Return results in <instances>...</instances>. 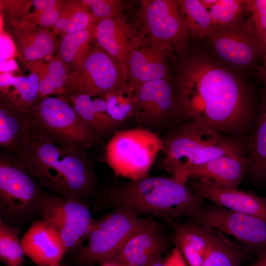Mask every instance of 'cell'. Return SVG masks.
Returning a JSON list of instances; mask_svg holds the SVG:
<instances>
[{
  "mask_svg": "<svg viewBox=\"0 0 266 266\" xmlns=\"http://www.w3.org/2000/svg\"><path fill=\"white\" fill-rule=\"evenodd\" d=\"M178 57L173 79L184 122L197 120L221 133L245 129L253 99L236 71L202 51L188 50Z\"/></svg>",
  "mask_w": 266,
  "mask_h": 266,
  "instance_id": "cell-1",
  "label": "cell"
},
{
  "mask_svg": "<svg viewBox=\"0 0 266 266\" xmlns=\"http://www.w3.org/2000/svg\"><path fill=\"white\" fill-rule=\"evenodd\" d=\"M86 151L59 144L34 123L32 133L13 154L48 193L89 203L97 194V179Z\"/></svg>",
  "mask_w": 266,
  "mask_h": 266,
  "instance_id": "cell-2",
  "label": "cell"
},
{
  "mask_svg": "<svg viewBox=\"0 0 266 266\" xmlns=\"http://www.w3.org/2000/svg\"><path fill=\"white\" fill-rule=\"evenodd\" d=\"M114 208L138 215H148L175 220L190 219L204 205L186 181L174 176H149L108 189L103 194Z\"/></svg>",
  "mask_w": 266,
  "mask_h": 266,
  "instance_id": "cell-3",
  "label": "cell"
},
{
  "mask_svg": "<svg viewBox=\"0 0 266 266\" xmlns=\"http://www.w3.org/2000/svg\"><path fill=\"white\" fill-rule=\"evenodd\" d=\"M161 165L172 176L188 182L191 172L215 158L244 150L240 141L224 136L197 120L165 132Z\"/></svg>",
  "mask_w": 266,
  "mask_h": 266,
  "instance_id": "cell-4",
  "label": "cell"
},
{
  "mask_svg": "<svg viewBox=\"0 0 266 266\" xmlns=\"http://www.w3.org/2000/svg\"><path fill=\"white\" fill-rule=\"evenodd\" d=\"M40 186L13 154L1 151L0 219L18 229L33 220L45 193Z\"/></svg>",
  "mask_w": 266,
  "mask_h": 266,
  "instance_id": "cell-5",
  "label": "cell"
},
{
  "mask_svg": "<svg viewBox=\"0 0 266 266\" xmlns=\"http://www.w3.org/2000/svg\"><path fill=\"white\" fill-rule=\"evenodd\" d=\"M164 146L160 133L137 126L117 130L105 147V163L115 177L135 180L146 177Z\"/></svg>",
  "mask_w": 266,
  "mask_h": 266,
  "instance_id": "cell-6",
  "label": "cell"
},
{
  "mask_svg": "<svg viewBox=\"0 0 266 266\" xmlns=\"http://www.w3.org/2000/svg\"><path fill=\"white\" fill-rule=\"evenodd\" d=\"M67 97H46L29 112L35 126L59 144L86 150L100 140L75 111Z\"/></svg>",
  "mask_w": 266,
  "mask_h": 266,
  "instance_id": "cell-7",
  "label": "cell"
},
{
  "mask_svg": "<svg viewBox=\"0 0 266 266\" xmlns=\"http://www.w3.org/2000/svg\"><path fill=\"white\" fill-rule=\"evenodd\" d=\"M145 219L130 210L116 208L96 220L86 244L74 253L75 262L89 266L109 260Z\"/></svg>",
  "mask_w": 266,
  "mask_h": 266,
  "instance_id": "cell-8",
  "label": "cell"
},
{
  "mask_svg": "<svg viewBox=\"0 0 266 266\" xmlns=\"http://www.w3.org/2000/svg\"><path fill=\"white\" fill-rule=\"evenodd\" d=\"M37 217L58 232L66 253H75L84 245L95 222L89 203L46 192L38 207Z\"/></svg>",
  "mask_w": 266,
  "mask_h": 266,
  "instance_id": "cell-9",
  "label": "cell"
},
{
  "mask_svg": "<svg viewBox=\"0 0 266 266\" xmlns=\"http://www.w3.org/2000/svg\"><path fill=\"white\" fill-rule=\"evenodd\" d=\"M137 12L139 31L154 42L175 51L188 50L189 35L176 0H142Z\"/></svg>",
  "mask_w": 266,
  "mask_h": 266,
  "instance_id": "cell-10",
  "label": "cell"
},
{
  "mask_svg": "<svg viewBox=\"0 0 266 266\" xmlns=\"http://www.w3.org/2000/svg\"><path fill=\"white\" fill-rule=\"evenodd\" d=\"M128 86L127 77L120 67L96 46L90 49L80 65L69 74L65 96L84 94L103 98Z\"/></svg>",
  "mask_w": 266,
  "mask_h": 266,
  "instance_id": "cell-11",
  "label": "cell"
},
{
  "mask_svg": "<svg viewBox=\"0 0 266 266\" xmlns=\"http://www.w3.org/2000/svg\"><path fill=\"white\" fill-rule=\"evenodd\" d=\"M133 92L137 126L161 133L184 123L173 79L149 81Z\"/></svg>",
  "mask_w": 266,
  "mask_h": 266,
  "instance_id": "cell-12",
  "label": "cell"
},
{
  "mask_svg": "<svg viewBox=\"0 0 266 266\" xmlns=\"http://www.w3.org/2000/svg\"><path fill=\"white\" fill-rule=\"evenodd\" d=\"M190 219L233 237L250 251L266 250V222L211 203L203 205Z\"/></svg>",
  "mask_w": 266,
  "mask_h": 266,
  "instance_id": "cell-13",
  "label": "cell"
},
{
  "mask_svg": "<svg viewBox=\"0 0 266 266\" xmlns=\"http://www.w3.org/2000/svg\"><path fill=\"white\" fill-rule=\"evenodd\" d=\"M207 38L215 59L235 71L253 66L264 57L258 41L242 23L214 30Z\"/></svg>",
  "mask_w": 266,
  "mask_h": 266,
  "instance_id": "cell-14",
  "label": "cell"
},
{
  "mask_svg": "<svg viewBox=\"0 0 266 266\" xmlns=\"http://www.w3.org/2000/svg\"><path fill=\"white\" fill-rule=\"evenodd\" d=\"M172 53L139 31L133 40L126 63L128 84L133 92L151 81L172 79L167 62Z\"/></svg>",
  "mask_w": 266,
  "mask_h": 266,
  "instance_id": "cell-15",
  "label": "cell"
},
{
  "mask_svg": "<svg viewBox=\"0 0 266 266\" xmlns=\"http://www.w3.org/2000/svg\"><path fill=\"white\" fill-rule=\"evenodd\" d=\"M168 242L156 222L146 218L143 224L109 260L120 266H149L160 259Z\"/></svg>",
  "mask_w": 266,
  "mask_h": 266,
  "instance_id": "cell-16",
  "label": "cell"
},
{
  "mask_svg": "<svg viewBox=\"0 0 266 266\" xmlns=\"http://www.w3.org/2000/svg\"><path fill=\"white\" fill-rule=\"evenodd\" d=\"M187 183L194 192L203 200L266 222V197L252 191L224 188L200 180L189 179Z\"/></svg>",
  "mask_w": 266,
  "mask_h": 266,
  "instance_id": "cell-17",
  "label": "cell"
},
{
  "mask_svg": "<svg viewBox=\"0 0 266 266\" xmlns=\"http://www.w3.org/2000/svg\"><path fill=\"white\" fill-rule=\"evenodd\" d=\"M21 243L25 255L37 266H61L66 253L64 242L56 229L45 221H32Z\"/></svg>",
  "mask_w": 266,
  "mask_h": 266,
  "instance_id": "cell-18",
  "label": "cell"
},
{
  "mask_svg": "<svg viewBox=\"0 0 266 266\" xmlns=\"http://www.w3.org/2000/svg\"><path fill=\"white\" fill-rule=\"evenodd\" d=\"M171 230L170 239L188 266H201L210 248L214 230L191 219L180 222L165 219Z\"/></svg>",
  "mask_w": 266,
  "mask_h": 266,
  "instance_id": "cell-19",
  "label": "cell"
},
{
  "mask_svg": "<svg viewBox=\"0 0 266 266\" xmlns=\"http://www.w3.org/2000/svg\"><path fill=\"white\" fill-rule=\"evenodd\" d=\"M139 33L121 15L104 20L96 25L97 46L103 50L126 75V63L131 43Z\"/></svg>",
  "mask_w": 266,
  "mask_h": 266,
  "instance_id": "cell-20",
  "label": "cell"
},
{
  "mask_svg": "<svg viewBox=\"0 0 266 266\" xmlns=\"http://www.w3.org/2000/svg\"><path fill=\"white\" fill-rule=\"evenodd\" d=\"M244 150L211 160L192 171L189 179L205 181L216 186L237 189L247 168Z\"/></svg>",
  "mask_w": 266,
  "mask_h": 266,
  "instance_id": "cell-21",
  "label": "cell"
},
{
  "mask_svg": "<svg viewBox=\"0 0 266 266\" xmlns=\"http://www.w3.org/2000/svg\"><path fill=\"white\" fill-rule=\"evenodd\" d=\"M12 35L19 59L26 65L40 64L57 48V34L49 28L16 26Z\"/></svg>",
  "mask_w": 266,
  "mask_h": 266,
  "instance_id": "cell-22",
  "label": "cell"
},
{
  "mask_svg": "<svg viewBox=\"0 0 266 266\" xmlns=\"http://www.w3.org/2000/svg\"><path fill=\"white\" fill-rule=\"evenodd\" d=\"M33 121L7 99L1 97L0 103V146L14 154L31 134Z\"/></svg>",
  "mask_w": 266,
  "mask_h": 266,
  "instance_id": "cell-23",
  "label": "cell"
},
{
  "mask_svg": "<svg viewBox=\"0 0 266 266\" xmlns=\"http://www.w3.org/2000/svg\"><path fill=\"white\" fill-rule=\"evenodd\" d=\"M246 173L252 179L266 181V94H262L256 129L246 155Z\"/></svg>",
  "mask_w": 266,
  "mask_h": 266,
  "instance_id": "cell-24",
  "label": "cell"
},
{
  "mask_svg": "<svg viewBox=\"0 0 266 266\" xmlns=\"http://www.w3.org/2000/svg\"><path fill=\"white\" fill-rule=\"evenodd\" d=\"M96 25L83 30L62 36L58 44V57L66 66L69 74L82 63L95 40Z\"/></svg>",
  "mask_w": 266,
  "mask_h": 266,
  "instance_id": "cell-25",
  "label": "cell"
},
{
  "mask_svg": "<svg viewBox=\"0 0 266 266\" xmlns=\"http://www.w3.org/2000/svg\"><path fill=\"white\" fill-rule=\"evenodd\" d=\"M0 88L14 87L12 92L2 95L25 113H29L38 102L39 73L32 72L28 77H14L3 73L0 77Z\"/></svg>",
  "mask_w": 266,
  "mask_h": 266,
  "instance_id": "cell-26",
  "label": "cell"
},
{
  "mask_svg": "<svg viewBox=\"0 0 266 266\" xmlns=\"http://www.w3.org/2000/svg\"><path fill=\"white\" fill-rule=\"evenodd\" d=\"M250 251L229 236L214 230L212 241L201 266H241Z\"/></svg>",
  "mask_w": 266,
  "mask_h": 266,
  "instance_id": "cell-27",
  "label": "cell"
},
{
  "mask_svg": "<svg viewBox=\"0 0 266 266\" xmlns=\"http://www.w3.org/2000/svg\"><path fill=\"white\" fill-rule=\"evenodd\" d=\"M189 37L207 38L213 31L207 9L200 0H178Z\"/></svg>",
  "mask_w": 266,
  "mask_h": 266,
  "instance_id": "cell-28",
  "label": "cell"
},
{
  "mask_svg": "<svg viewBox=\"0 0 266 266\" xmlns=\"http://www.w3.org/2000/svg\"><path fill=\"white\" fill-rule=\"evenodd\" d=\"M94 24L90 13L81 0H73L65 3L53 31L63 36L83 30Z\"/></svg>",
  "mask_w": 266,
  "mask_h": 266,
  "instance_id": "cell-29",
  "label": "cell"
},
{
  "mask_svg": "<svg viewBox=\"0 0 266 266\" xmlns=\"http://www.w3.org/2000/svg\"><path fill=\"white\" fill-rule=\"evenodd\" d=\"M246 0H213L206 9L214 30L241 23L246 14Z\"/></svg>",
  "mask_w": 266,
  "mask_h": 266,
  "instance_id": "cell-30",
  "label": "cell"
},
{
  "mask_svg": "<svg viewBox=\"0 0 266 266\" xmlns=\"http://www.w3.org/2000/svg\"><path fill=\"white\" fill-rule=\"evenodd\" d=\"M43 72L39 75L38 102L50 95H65V86L69 73L57 55L49 61Z\"/></svg>",
  "mask_w": 266,
  "mask_h": 266,
  "instance_id": "cell-31",
  "label": "cell"
},
{
  "mask_svg": "<svg viewBox=\"0 0 266 266\" xmlns=\"http://www.w3.org/2000/svg\"><path fill=\"white\" fill-rule=\"evenodd\" d=\"M19 229L0 219V259L6 266H22L25 253L19 240Z\"/></svg>",
  "mask_w": 266,
  "mask_h": 266,
  "instance_id": "cell-32",
  "label": "cell"
},
{
  "mask_svg": "<svg viewBox=\"0 0 266 266\" xmlns=\"http://www.w3.org/2000/svg\"><path fill=\"white\" fill-rule=\"evenodd\" d=\"M103 98L107 112L117 127L133 118L135 99L129 86L109 93Z\"/></svg>",
  "mask_w": 266,
  "mask_h": 266,
  "instance_id": "cell-33",
  "label": "cell"
},
{
  "mask_svg": "<svg viewBox=\"0 0 266 266\" xmlns=\"http://www.w3.org/2000/svg\"><path fill=\"white\" fill-rule=\"evenodd\" d=\"M248 17L243 23L255 37L263 50L266 34V0H246Z\"/></svg>",
  "mask_w": 266,
  "mask_h": 266,
  "instance_id": "cell-34",
  "label": "cell"
},
{
  "mask_svg": "<svg viewBox=\"0 0 266 266\" xmlns=\"http://www.w3.org/2000/svg\"><path fill=\"white\" fill-rule=\"evenodd\" d=\"M75 111L101 141L105 136L93 107L92 97L84 94L67 97Z\"/></svg>",
  "mask_w": 266,
  "mask_h": 266,
  "instance_id": "cell-35",
  "label": "cell"
},
{
  "mask_svg": "<svg viewBox=\"0 0 266 266\" xmlns=\"http://www.w3.org/2000/svg\"><path fill=\"white\" fill-rule=\"evenodd\" d=\"M89 10L93 23L97 25L104 20L123 14L127 5L121 0H82Z\"/></svg>",
  "mask_w": 266,
  "mask_h": 266,
  "instance_id": "cell-36",
  "label": "cell"
},
{
  "mask_svg": "<svg viewBox=\"0 0 266 266\" xmlns=\"http://www.w3.org/2000/svg\"><path fill=\"white\" fill-rule=\"evenodd\" d=\"M65 3L63 2L58 6L51 7L40 12L35 11L31 15L28 16L29 18H31L33 21L31 26H36V25L38 24L39 27L46 28L53 27L60 15Z\"/></svg>",
  "mask_w": 266,
  "mask_h": 266,
  "instance_id": "cell-37",
  "label": "cell"
},
{
  "mask_svg": "<svg viewBox=\"0 0 266 266\" xmlns=\"http://www.w3.org/2000/svg\"><path fill=\"white\" fill-rule=\"evenodd\" d=\"M13 46L6 35H0V63L7 61L13 55Z\"/></svg>",
  "mask_w": 266,
  "mask_h": 266,
  "instance_id": "cell-38",
  "label": "cell"
},
{
  "mask_svg": "<svg viewBox=\"0 0 266 266\" xmlns=\"http://www.w3.org/2000/svg\"><path fill=\"white\" fill-rule=\"evenodd\" d=\"M164 262L165 266H188L180 251L176 247Z\"/></svg>",
  "mask_w": 266,
  "mask_h": 266,
  "instance_id": "cell-39",
  "label": "cell"
},
{
  "mask_svg": "<svg viewBox=\"0 0 266 266\" xmlns=\"http://www.w3.org/2000/svg\"><path fill=\"white\" fill-rule=\"evenodd\" d=\"M32 2L35 11L40 12L51 7L58 6L61 5L63 1L55 0H33Z\"/></svg>",
  "mask_w": 266,
  "mask_h": 266,
  "instance_id": "cell-40",
  "label": "cell"
},
{
  "mask_svg": "<svg viewBox=\"0 0 266 266\" xmlns=\"http://www.w3.org/2000/svg\"><path fill=\"white\" fill-rule=\"evenodd\" d=\"M247 266H266V250L257 253L256 258Z\"/></svg>",
  "mask_w": 266,
  "mask_h": 266,
  "instance_id": "cell-41",
  "label": "cell"
},
{
  "mask_svg": "<svg viewBox=\"0 0 266 266\" xmlns=\"http://www.w3.org/2000/svg\"><path fill=\"white\" fill-rule=\"evenodd\" d=\"M259 74L261 79L266 85V55L263 57V63L259 67Z\"/></svg>",
  "mask_w": 266,
  "mask_h": 266,
  "instance_id": "cell-42",
  "label": "cell"
},
{
  "mask_svg": "<svg viewBox=\"0 0 266 266\" xmlns=\"http://www.w3.org/2000/svg\"><path fill=\"white\" fill-rule=\"evenodd\" d=\"M0 70L2 71H8L14 69L16 67V63L14 61H7L0 63Z\"/></svg>",
  "mask_w": 266,
  "mask_h": 266,
  "instance_id": "cell-43",
  "label": "cell"
},
{
  "mask_svg": "<svg viewBox=\"0 0 266 266\" xmlns=\"http://www.w3.org/2000/svg\"><path fill=\"white\" fill-rule=\"evenodd\" d=\"M149 266H165L164 261H160V259L154 262Z\"/></svg>",
  "mask_w": 266,
  "mask_h": 266,
  "instance_id": "cell-44",
  "label": "cell"
},
{
  "mask_svg": "<svg viewBox=\"0 0 266 266\" xmlns=\"http://www.w3.org/2000/svg\"><path fill=\"white\" fill-rule=\"evenodd\" d=\"M101 266H120L115 263L110 262V261H106L105 262L101 264Z\"/></svg>",
  "mask_w": 266,
  "mask_h": 266,
  "instance_id": "cell-45",
  "label": "cell"
},
{
  "mask_svg": "<svg viewBox=\"0 0 266 266\" xmlns=\"http://www.w3.org/2000/svg\"><path fill=\"white\" fill-rule=\"evenodd\" d=\"M264 51V56H265L266 55V34L265 38Z\"/></svg>",
  "mask_w": 266,
  "mask_h": 266,
  "instance_id": "cell-46",
  "label": "cell"
},
{
  "mask_svg": "<svg viewBox=\"0 0 266 266\" xmlns=\"http://www.w3.org/2000/svg\"><path fill=\"white\" fill-rule=\"evenodd\" d=\"M264 92H265L266 94V88L265 90H264Z\"/></svg>",
  "mask_w": 266,
  "mask_h": 266,
  "instance_id": "cell-47",
  "label": "cell"
}]
</instances>
